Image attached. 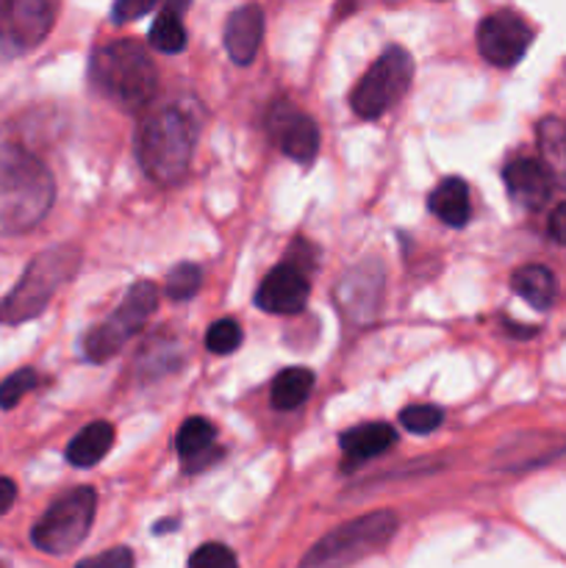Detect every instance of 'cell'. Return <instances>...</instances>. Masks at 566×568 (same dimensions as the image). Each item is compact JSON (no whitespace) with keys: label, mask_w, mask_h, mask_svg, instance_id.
Listing matches in <instances>:
<instances>
[{"label":"cell","mask_w":566,"mask_h":568,"mask_svg":"<svg viewBox=\"0 0 566 568\" xmlns=\"http://www.w3.org/2000/svg\"><path fill=\"white\" fill-rule=\"evenodd\" d=\"M48 166L22 148H0V233H22L44 220L53 205Z\"/></svg>","instance_id":"1"},{"label":"cell","mask_w":566,"mask_h":568,"mask_svg":"<svg viewBox=\"0 0 566 568\" xmlns=\"http://www.w3.org/2000/svg\"><path fill=\"white\" fill-rule=\"evenodd\" d=\"M89 81L117 109L139 111L153 98L159 72L144 44L133 39H117L92 53Z\"/></svg>","instance_id":"2"},{"label":"cell","mask_w":566,"mask_h":568,"mask_svg":"<svg viewBox=\"0 0 566 568\" xmlns=\"http://www.w3.org/2000/svg\"><path fill=\"white\" fill-rule=\"evenodd\" d=\"M194 153V122L178 105L150 111L137 133V155L148 178L172 183L189 170Z\"/></svg>","instance_id":"3"},{"label":"cell","mask_w":566,"mask_h":568,"mask_svg":"<svg viewBox=\"0 0 566 568\" xmlns=\"http://www.w3.org/2000/svg\"><path fill=\"white\" fill-rule=\"evenodd\" d=\"M83 255L75 244H55L39 253L28 264L17 286L0 300V322L3 325H22L48 308L67 281H72L81 266Z\"/></svg>","instance_id":"4"},{"label":"cell","mask_w":566,"mask_h":568,"mask_svg":"<svg viewBox=\"0 0 566 568\" xmlns=\"http://www.w3.org/2000/svg\"><path fill=\"white\" fill-rule=\"evenodd\" d=\"M397 516L392 510H375L322 536L300 560V568H350L370 555H377L397 532Z\"/></svg>","instance_id":"5"},{"label":"cell","mask_w":566,"mask_h":568,"mask_svg":"<svg viewBox=\"0 0 566 568\" xmlns=\"http://www.w3.org/2000/svg\"><path fill=\"white\" fill-rule=\"evenodd\" d=\"M94 508H98V494L92 488H75V491L55 499L44 510L42 519L33 525V547L48 555H70L89 536V527L94 521Z\"/></svg>","instance_id":"6"},{"label":"cell","mask_w":566,"mask_h":568,"mask_svg":"<svg viewBox=\"0 0 566 568\" xmlns=\"http://www.w3.org/2000/svg\"><path fill=\"white\" fill-rule=\"evenodd\" d=\"M414 78V59L405 48L383 50L381 59L364 72L350 94V105L364 120H377L403 100Z\"/></svg>","instance_id":"7"},{"label":"cell","mask_w":566,"mask_h":568,"mask_svg":"<svg viewBox=\"0 0 566 568\" xmlns=\"http://www.w3.org/2000/svg\"><path fill=\"white\" fill-rule=\"evenodd\" d=\"M155 303H159V288L150 281L133 283L131 292L122 297L120 308L98 325L94 331H89V336L83 338V355L92 364H103V361L114 358L122 347H125L128 338L133 333L142 331L144 322L153 316Z\"/></svg>","instance_id":"8"},{"label":"cell","mask_w":566,"mask_h":568,"mask_svg":"<svg viewBox=\"0 0 566 568\" xmlns=\"http://www.w3.org/2000/svg\"><path fill=\"white\" fill-rule=\"evenodd\" d=\"M59 0H0V61H14L44 42Z\"/></svg>","instance_id":"9"},{"label":"cell","mask_w":566,"mask_h":568,"mask_svg":"<svg viewBox=\"0 0 566 568\" xmlns=\"http://www.w3.org/2000/svg\"><path fill=\"white\" fill-rule=\"evenodd\" d=\"M530 42V26L514 11H494L477 26V50L494 67L519 64Z\"/></svg>","instance_id":"10"},{"label":"cell","mask_w":566,"mask_h":568,"mask_svg":"<svg viewBox=\"0 0 566 568\" xmlns=\"http://www.w3.org/2000/svg\"><path fill=\"white\" fill-rule=\"evenodd\" d=\"M309 294L311 283L303 266H297L294 261H283L261 281L259 292H255V305L266 314H297L309 303Z\"/></svg>","instance_id":"11"},{"label":"cell","mask_w":566,"mask_h":568,"mask_svg":"<svg viewBox=\"0 0 566 568\" xmlns=\"http://www.w3.org/2000/svg\"><path fill=\"white\" fill-rule=\"evenodd\" d=\"M270 133L277 142V148L283 150V155L300 161V164H309L316 155V150H320L316 122L305 116L303 111L294 109L292 103H277L270 111Z\"/></svg>","instance_id":"12"},{"label":"cell","mask_w":566,"mask_h":568,"mask_svg":"<svg viewBox=\"0 0 566 568\" xmlns=\"http://www.w3.org/2000/svg\"><path fill=\"white\" fill-rule=\"evenodd\" d=\"M503 181L508 194L522 209H542L553 194V175L547 164L536 159H516L503 170Z\"/></svg>","instance_id":"13"},{"label":"cell","mask_w":566,"mask_h":568,"mask_svg":"<svg viewBox=\"0 0 566 568\" xmlns=\"http://www.w3.org/2000/svg\"><path fill=\"white\" fill-rule=\"evenodd\" d=\"M383 272L377 264H364L350 272L338 286V303L355 322H366L375 316L381 300Z\"/></svg>","instance_id":"14"},{"label":"cell","mask_w":566,"mask_h":568,"mask_svg":"<svg viewBox=\"0 0 566 568\" xmlns=\"http://www.w3.org/2000/svg\"><path fill=\"white\" fill-rule=\"evenodd\" d=\"M264 37V11L261 6L247 3L233 11L225 22V48L236 64H250L261 48Z\"/></svg>","instance_id":"15"},{"label":"cell","mask_w":566,"mask_h":568,"mask_svg":"<svg viewBox=\"0 0 566 568\" xmlns=\"http://www.w3.org/2000/svg\"><path fill=\"white\" fill-rule=\"evenodd\" d=\"M397 442V433L386 422H372V425H358L353 430H344L338 444H342L344 455H347V466H358L364 460L377 458V455L388 453Z\"/></svg>","instance_id":"16"},{"label":"cell","mask_w":566,"mask_h":568,"mask_svg":"<svg viewBox=\"0 0 566 568\" xmlns=\"http://www.w3.org/2000/svg\"><path fill=\"white\" fill-rule=\"evenodd\" d=\"M427 209L436 220H442L444 225L461 227L469 222L472 214V200H469V186H466L461 178H444L433 186L431 197H427Z\"/></svg>","instance_id":"17"},{"label":"cell","mask_w":566,"mask_h":568,"mask_svg":"<svg viewBox=\"0 0 566 568\" xmlns=\"http://www.w3.org/2000/svg\"><path fill=\"white\" fill-rule=\"evenodd\" d=\"M564 449L566 442H560L558 436H522L516 442L505 444L494 460L503 469H525V466L547 464L549 458H555Z\"/></svg>","instance_id":"18"},{"label":"cell","mask_w":566,"mask_h":568,"mask_svg":"<svg viewBox=\"0 0 566 568\" xmlns=\"http://www.w3.org/2000/svg\"><path fill=\"white\" fill-rule=\"evenodd\" d=\"M211 444H214V425L209 419H200V416L183 422L175 436V449L189 471L203 469L205 464H211L220 455L211 453Z\"/></svg>","instance_id":"19"},{"label":"cell","mask_w":566,"mask_h":568,"mask_svg":"<svg viewBox=\"0 0 566 568\" xmlns=\"http://www.w3.org/2000/svg\"><path fill=\"white\" fill-rule=\"evenodd\" d=\"M114 444V427L109 422H92L89 427H83L75 438L67 447V460L78 469H89L98 460L105 458V453Z\"/></svg>","instance_id":"20"},{"label":"cell","mask_w":566,"mask_h":568,"mask_svg":"<svg viewBox=\"0 0 566 568\" xmlns=\"http://www.w3.org/2000/svg\"><path fill=\"white\" fill-rule=\"evenodd\" d=\"M511 283H514V292L536 311H547L555 303V294H558L553 272L538 264H527L522 270H516Z\"/></svg>","instance_id":"21"},{"label":"cell","mask_w":566,"mask_h":568,"mask_svg":"<svg viewBox=\"0 0 566 568\" xmlns=\"http://www.w3.org/2000/svg\"><path fill=\"white\" fill-rule=\"evenodd\" d=\"M189 0H170L166 9L155 17L153 28H150L148 39L150 48L161 50V53H181L186 48V28H183L181 14L186 11Z\"/></svg>","instance_id":"22"},{"label":"cell","mask_w":566,"mask_h":568,"mask_svg":"<svg viewBox=\"0 0 566 568\" xmlns=\"http://www.w3.org/2000/svg\"><path fill=\"white\" fill-rule=\"evenodd\" d=\"M538 150L553 181L566 186V122L555 116L538 122Z\"/></svg>","instance_id":"23"},{"label":"cell","mask_w":566,"mask_h":568,"mask_svg":"<svg viewBox=\"0 0 566 568\" xmlns=\"http://www.w3.org/2000/svg\"><path fill=\"white\" fill-rule=\"evenodd\" d=\"M311 388H314V372L305 366H292L283 369L272 383V408L277 410H294L309 399Z\"/></svg>","instance_id":"24"},{"label":"cell","mask_w":566,"mask_h":568,"mask_svg":"<svg viewBox=\"0 0 566 568\" xmlns=\"http://www.w3.org/2000/svg\"><path fill=\"white\" fill-rule=\"evenodd\" d=\"M200 288V270L194 264H178L175 270L166 275V297L175 303H186L198 294Z\"/></svg>","instance_id":"25"},{"label":"cell","mask_w":566,"mask_h":568,"mask_svg":"<svg viewBox=\"0 0 566 568\" xmlns=\"http://www.w3.org/2000/svg\"><path fill=\"white\" fill-rule=\"evenodd\" d=\"M400 422H403L405 430L416 433V436H425V433H433L444 422V410L438 405H411L400 414Z\"/></svg>","instance_id":"26"},{"label":"cell","mask_w":566,"mask_h":568,"mask_svg":"<svg viewBox=\"0 0 566 568\" xmlns=\"http://www.w3.org/2000/svg\"><path fill=\"white\" fill-rule=\"evenodd\" d=\"M242 344V327L233 320H220L205 333V347L214 355H228Z\"/></svg>","instance_id":"27"},{"label":"cell","mask_w":566,"mask_h":568,"mask_svg":"<svg viewBox=\"0 0 566 568\" xmlns=\"http://www.w3.org/2000/svg\"><path fill=\"white\" fill-rule=\"evenodd\" d=\"M37 383H39V377L33 369H20V372H14L11 377H6V381L0 383V408H6V410L14 408V405L20 403V399L26 397L31 388H37Z\"/></svg>","instance_id":"28"},{"label":"cell","mask_w":566,"mask_h":568,"mask_svg":"<svg viewBox=\"0 0 566 568\" xmlns=\"http://www.w3.org/2000/svg\"><path fill=\"white\" fill-rule=\"evenodd\" d=\"M189 568H239L236 555L222 544H203L189 558Z\"/></svg>","instance_id":"29"},{"label":"cell","mask_w":566,"mask_h":568,"mask_svg":"<svg viewBox=\"0 0 566 568\" xmlns=\"http://www.w3.org/2000/svg\"><path fill=\"white\" fill-rule=\"evenodd\" d=\"M75 568H133V552L128 547H114L109 552L81 560Z\"/></svg>","instance_id":"30"},{"label":"cell","mask_w":566,"mask_h":568,"mask_svg":"<svg viewBox=\"0 0 566 568\" xmlns=\"http://www.w3.org/2000/svg\"><path fill=\"white\" fill-rule=\"evenodd\" d=\"M159 0H114L111 6V20L114 22H133L148 14Z\"/></svg>","instance_id":"31"},{"label":"cell","mask_w":566,"mask_h":568,"mask_svg":"<svg viewBox=\"0 0 566 568\" xmlns=\"http://www.w3.org/2000/svg\"><path fill=\"white\" fill-rule=\"evenodd\" d=\"M547 231H549V236L555 239V242L566 244V203L558 205V209H555L553 214H549Z\"/></svg>","instance_id":"32"},{"label":"cell","mask_w":566,"mask_h":568,"mask_svg":"<svg viewBox=\"0 0 566 568\" xmlns=\"http://www.w3.org/2000/svg\"><path fill=\"white\" fill-rule=\"evenodd\" d=\"M14 499H17L14 480H9V477H0V516H3L11 505H14Z\"/></svg>","instance_id":"33"}]
</instances>
